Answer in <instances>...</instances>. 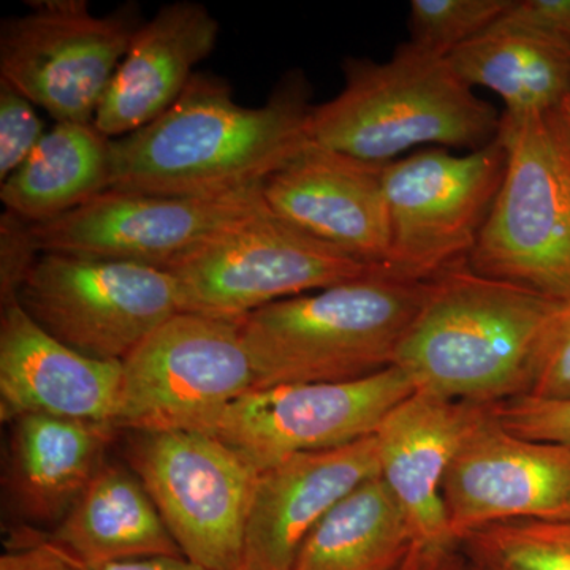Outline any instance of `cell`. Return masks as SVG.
Returning a JSON list of instances; mask_svg holds the SVG:
<instances>
[{
  "label": "cell",
  "instance_id": "1",
  "mask_svg": "<svg viewBox=\"0 0 570 570\" xmlns=\"http://www.w3.org/2000/svg\"><path fill=\"white\" fill-rule=\"evenodd\" d=\"M313 108L302 71L255 108L236 102L223 78L195 73L170 110L110 140L108 190L202 197L262 186L311 145Z\"/></svg>",
  "mask_w": 570,
  "mask_h": 570
},
{
  "label": "cell",
  "instance_id": "2",
  "mask_svg": "<svg viewBox=\"0 0 570 570\" xmlns=\"http://www.w3.org/2000/svg\"><path fill=\"white\" fill-rule=\"evenodd\" d=\"M560 303L461 262L430 279L393 366L414 392L459 403L497 406L527 396Z\"/></svg>",
  "mask_w": 570,
  "mask_h": 570
},
{
  "label": "cell",
  "instance_id": "3",
  "mask_svg": "<svg viewBox=\"0 0 570 570\" xmlns=\"http://www.w3.org/2000/svg\"><path fill=\"white\" fill-rule=\"evenodd\" d=\"M343 91L314 107L313 145L363 163L387 165L417 146L485 148L501 115L461 80L448 56L407 41L387 62L346 58Z\"/></svg>",
  "mask_w": 570,
  "mask_h": 570
},
{
  "label": "cell",
  "instance_id": "4",
  "mask_svg": "<svg viewBox=\"0 0 570 570\" xmlns=\"http://www.w3.org/2000/svg\"><path fill=\"white\" fill-rule=\"evenodd\" d=\"M428 287L430 281L377 266L358 279L254 311L242 321L254 389L356 381L395 365Z\"/></svg>",
  "mask_w": 570,
  "mask_h": 570
},
{
  "label": "cell",
  "instance_id": "5",
  "mask_svg": "<svg viewBox=\"0 0 570 570\" xmlns=\"http://www.w3.org/2000/svg\"><path fill=\"white\" fill-rule=\"evenodd\" d=\"M505 170L468 265L570 302V134L560 110L502 112Z\"/></svg>",
  "mask_w": 570,
  "mask_h": 570
},
{
  "label": "cell",
  "instance_id": "6",
  "mask_svg": "<svg viewBox=\"0 0 570 570\" xmlns=\"http://www.w3.org/2000/svg\"><path fill=\"white\" fill-rule=\"evenodd\" d=\"M122 461L141 480L184 557L242 570L261 471L200 431H124Z\"/></svg>",
  "mask_w": 570,
  "mask_h": 570
},
{
  "label": "cell",
  "instance_id": "7",
  "mask_svg": "<svg viewBox=\"0 0 570 570\" xmlns=\"http://www.w3.org/2000/svg\"><path fill=\"white\" fill-rule=\"evenodd\" d=\"M17 299L56 340L91 358L122 363L181 313L167 269L77 255L39 254Z\"/></svg>",
  "mask_w": 570,
  "mask_h": 570
},
{
  "label": "cell",
  "instance_id": "8",
  "mask_svg": "<svg viewBox=\"0 0 570 570\" xmlns=\"http://www.w3.org/2000/svg\"><path fill=\"white\" fill-rule=\"evenodd\" d=\"M0 24V80L56 122L94 124L135 33L130 2L97 17L86 0H40Z\"/></svg>",
  "mask_w": 570,
  "mask_h": 570
},
{
  "label": "cell",
  "instance_id": "9",
  "mask_svg": "<svg viewBox=\"0 0 570 570\" xmlns=\"http://www.w3.org/2000/svg\"><path fill=\"white\" fill-rule=\"evenodd\" d=\"M242 321L193 313L168 318L124 360L112 426L194 431L254 390Z\"/></svg>",
  "mask_w": 570,
  "mask_h": 570
},
{
  "label": "cell",
  "instance_id": "10",
  "mask_svg": "<svg viewBox=\"0 0 570 570\" xmlns=\"http://www.w3.org/2000/svg\"><path fill=\"white\" fill-rule=\"evenodd\" d=\"M504 170L499 138L464 156L433 146L385 165L382 181L392 232L385 272L425 283L466 262Z\"/></svg>",
  "mask_w": 570,
  "mask_h": 570
},
{
  "label": "cell",
  "instance_id": "11",
  "mask_svg": "<svg viewBox=\"0 0 570 570\" xmlns=\"http://www.w3.org/2000/svg\"><path fill=\"white\" fill-rule=\"evenodd\" d=\"M268 213L262 186L202 197L105 190L66 216L28 224V230L37 254L170 269Z\"/></svg>",
  "mask_w": 570,
  "mask_h": 570
},
{
  "label": "cell",
  "instance_id": "12",
  "mask_svg": "<svg viewBox=\"0 0 570 570\" xmlns=\"http://www.w3.org/2000/svg\"><path fill=\"white\" fill-rule=\"evenodd\" d=\"M367 265L269 212L167 269L181 313L242 321L254 311L367 275Z\"/></svg>",
  "mask_w": 570,
  "mask_h": 570
},
{
  "label": "cell",
  "instance_id": "13",
  "mask_svg": "<svg viewBox=\"0 0 570 570\" xmlns=\"http://www.w3.org/2000/svg\"><path fill=\"white\" fill-rule=\"evenodd\" d=\"M412 393L396 366L356 381L254 389L194 431L219 439L262 472L299 453L373 436Z\"/></svg>",
  "mask_w": 570,
  "mask_h": 570
},
{
  "label": "cell",
  "instance_id": "14",
  "mask_svg": "<svg viewBox=\"0 0 570 570\" xmlns=\"http://www.w3.org/2000/svg\"><path fill=\"white\" fill-rule=\"evenodd\" d=\"M453 543L521 520H570V449L519 436L493 406L461 442L442 483Z\"/></svg>",
  "mask_w": 570,
  "mask_h": 570
},
{
  "label": "cell",
  "instance_id": "15",
  "mask_svg": "<svg viewBox=\"0 0 570 570\" xmlns=\"http://www.w3.org/2000/svg\"><path fill=\"white\" fill-rule=\"evenodd\" d=\"M384 168L311 142L262 190L269 212L284 223L384 268L392 243Z\"/></svg>",
  "mask_w": 570,
  "mask_h": 570
},
{
  "label": "cell",
  "instance_id": "16",
  "mask_svg": "<svg viewBox=\"0 0 570 570\" xmlns=\"http://www.w3.org/2000/svg\"><path fill=\"white\" fill-rule=\"evenodd\" d=\"M376 436L299 453L258 474L242 570H292L307 535L360 483L376 478Z\"/></svg>",
  "mask_w": 570,
  "mask_h": 570
},
{
  "label": "cell",
  "instance_id": "17",
  "mask_svg": "<svg viewBox=\"0 0 570 570\" xmlns=\"http://www.w3.org/2000/svg\"><path fill=\"white\" fill-rule=\"evenodd\" d=\"M122 363L91 358L56 340L20 305L0 314V419L28 414L112 426Z\"/></svg>",
  "mask_w": 570,
  "mask_h": 570
},
{
  "label": "cell",
  "instance_id": "18",
  "mask_svg": "<svg viewBox=\"0 0 570 570\" xmlns=\"http://www.w3.org/2000/svg\"><path fill=\"white\" fill-rule=\"evenodd\" d=\"M490 407L414 392L377 428L379 475L406 512L417 546L453 543L442 483L461 442Z\"/></svg>",
  "mask_w": 570,
  "mask_h": 570
},
{
  "label": "cell",
  "instance_id": "19",
  "mask_svg": "<svg viewBox=\"0 0 570 570\" xmlns=\"http://www.w3.org/2000/svg\"><path fill=\"white\" fill-rule=\"evenodd\" d=\"M219 22L205 6L168 3L142 22L110 82L94 126L108 140L149 126L186 91L198 63L209 58Z\"/></svg>",
  "mask_w": 570,
  "mask_h": 570
},
{
  "label": "cell",
  "instance_id": "20",
  "mask_svg": "<svg viewBox=\"0 0 570 570\" xmlns=\"http://www.w3.org/2000/svg\"><path fill=\"white\" fill-rule=\"evenodd\" d=\"M9 426L3 505L20 527L55 530L107 463L119 431L41 414L22 415Z\"/></svg>",
  "mask_w": 570,
  "mask_h": 570
},
{
  "label": "cell",
  "instance_id": "21",
  "mask_svg": "<svg viewBox=\"0 0 570 570\" xmlns=\"http://www.w3.org/2000/svg\"><path fill=\"white\" fill-rule=\"evenodd\" d=\"M82 564L184 557L138 475L108 460L61 523L45 532Z\"/></svg>",
  "mask_w": 570,
  "mask_h": 570
},
{
  "label": "cell",
  "instance_id": "22",
  "mask_svg": "<svg viewBox=\"0 0 570 570\" xmlns=\"http://www.w3.org/2000/svg\"><path fill=\"white\" fill-rule=\"evenodd\" d=\"M110 187V140L94 124L56 122L26 163L0 186L7 213L50 223Z\"/></svg>",
  "mask_w": 570,
  "mask_h": 570
},
{
  "label": "cell",
  "instance_id": "23",
  "mask_svg": "<svg viewBox=\"0 0 570 570\" xmlns=\"http://www.w3.org/2000/svg\"><path fill=\"white\" fill-rule=\"evenodd\" d=\"M456 75L504 100L505 115L558 110L570 88V52L499 20L448 56Z\"/></svg>",
  "mask_w": 570,
  "mask_h": 570
},
{
  "label": "cell",
  "instance_id": "24",
  "mask_svg": "<svg viewBox=\"0 0 570 570\" xmlns=\"http://www.w3.org/2000/svg\"><path fill=\"white\" fill-rule=\"evenodd\" d=\"M415 546L406 512L376 475L326 513L292 570H400Z\"/></svg>",
  "mask_w": 570,
  "mask_h": 570
},
{
  "label": "cell",
  "instance_id": "25",
  "mask_svg": "<svg viewBox=\"0 0 570 570\" xmlns=\"http://www.w3.org/2000/svg\"><path fill=\"white\" fill-rule=\"evenodd\" d=\"M460 549L483 570H570V520H521L469 534Z\"/></svg>",
  "mask_w": 570,
  "mask_h": 570
},
{
  "label": "cell",
  "instance_id": "26",
  "mask_svg": "<svg viewBox=\"0 0 570 570\" xmlns=\"http://www.w3.org/2000/svg\"><path fill=\"white\" fill-rule=\"evenodd\" d=\"M513 0H412L409 29L412 43L449 56L489 31Z\"/></svg>",
  "mask_w": 570,
  "mask_h": 570
},
{
  "label": "cell",
  "instance_id": "27",
  "mask_svg": "<svg viewBox=\"0 0 570 570\" xmlns=\"http://www.w3.org/2000/svg\"><path fill=\"white\" fill-rule=\"evenodd\" d=\"M45 134L36 105L0 80V183L26 163Z\"/></svg>",
  "mask_w": 570,
  "mask_h": 570
},
{
  "label": "cell",
  "instance_id": "28",
  "mask_svg": "<svg viewBox=\"0 0 570 570\" xmlns=\"http://www.w3.org/2000/svg\"><path fill=\"white\" fill-rule=\"evenodd\" d=\"M527 396L570 400V302L560 303L546 326Z\"/></svg>",
  "mask_w": 570,
  "mask_h": 570
},
{
  "label": "cell",
  "instance_id": "29",
  "mask_svg": "<svg viewBox=\"0 0 570 570\" xmlns=\"http://www.w3.org/2000/svg\"><path fill=\"white\" fill-rule=\"evenodd\" d=\"M494 415L519 436L570 449V400L520 396L493 406Z\"/></svg>",
  "mask_w": 570,
  "mask_h": 570
},
{
  "label": "cell",
  "instance_id": "30",
  "mask_svg": "<svg viewBox=\"0 0 570 570\" xmlns=\"http://www.w3.org/2000/svg\"><path fill=\"white\" fill-rule=\"evenodd\" d=\"M501 21L570 52V0H513Z\"/></svg>",
  "mask_w": 570,
  "mask_h": 570
},
{
  "label": "cell",
  "instance_id": "31",
  "mask_svg": "<svg viewBox=\"0 0 570 570\" xmlns=\"http://www.w3.org/2000/svg\"><path fill=\"white\" fill-rule=\"evenodd\" d=\"M7 551L0 558V570H78L62 551L31 527L11 528Z\"/></svg>",
  "mask_w": 570,
  "mask_h": 570
},
{
  "label": "cell",
  "instance_id": "32",
  "mask_svg": "<svg viewBox=\"0 0 570 570\" xmlns=\"http://www.w3.org/2000/svg\"><path fill=\"white\" fill-rule=\"evenodd\" d=\"M466 566V558L456 547H414L400 570H464Z\"/></svg>",
  "mask_w": 570,
  "mask_h": 570
},
{
  "label": "cell",
  "instance_id": "33",
  "mask_svg": "<svg viewBox=\"0 0 570 570\" xmlns=\"http://www.w3.org/2000/svg\"><path fill=\"white\" fill-rule=\"evenodd\" d=\"M47 535V534H45ZM56 546V543H55ZM58 547V546H56ZM59 549V547H58ZM62 551L63 557L67 558L78 570H209L197 562L187 560L186 557L171 558H146V560H134L122 562H111V564L89 566L71 558L67 551Z\"/></svg>",
  "mask_w": 570,
  "mask_h": 570
},
{
  "label": "cell",
  "instance_id": "34",
  "mask_svg": "<svg viewBox=\"0 0 570 570\" xmlns=\"http://www.w3.org/2000/svg\"><path fill=\"white\" fill-rule=\"evenodd\" d=\"M561 112L562 121H564L566 127H568L570 134V88L568 94H566L564 100H562L561 107L558 108Z\"/></svg>",
  "mask_w": 570,
  "mask_h": 570
},
{
  "label": "cell",
  "instance_id": "35",
  "mask_svg": "<svg viewBox=\"0 0 570 570\" xmlns=\"http://www.w3.org/2000/svg\"><path fill=\"white\" fill-rule=\"evenodd\" d=\"M464 570H483V569H480L479 566L472 564L471 561H468L466 569H464Z\"/></svg>",
  "mask_w": 570,
  "mask_h": 570
}]
</instances>
